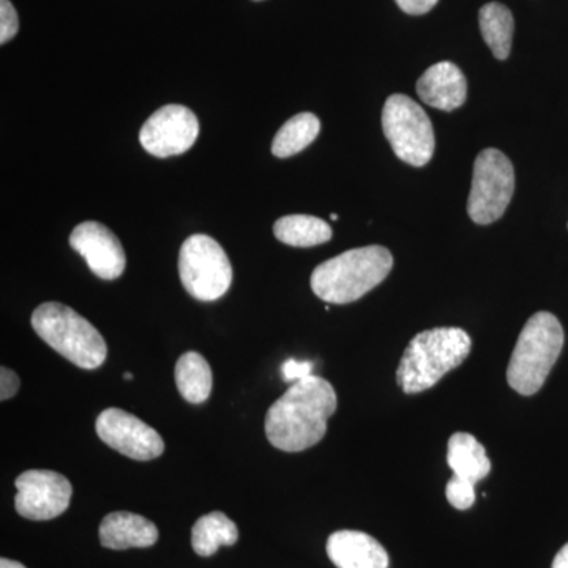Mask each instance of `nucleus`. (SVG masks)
I'll return each instance as SVG.
<instances>
[{
    "instance_id": "nucleus-1",
    "label": "nucleus",
    "mask_w": 568,
    "mask_h": 568,
    "mask_svg": "<svg viewBox=\"0 0 568 568\" xmlns=\"http://www.w3.org/2000/svg\"><path fill=\"white\" fill-rule=\"evenodd\" d=\"M338 398L335 388L323 377L297 381L268 407L265 435L268 443L283 452H304L316 446L327 433Z\"/></svg>"
},
{
    "instance_id": "nucleus-2",
    "label": "nucleus",
    "mask_w": 568,
    "mask_h": 568,
    "mask_svg": "<svg viewBox=\"0 0 568 568\" xmlns=\"http://www.w3.org/2000/svg\"><path fill=\"white\" fill-rule=\"evenodd\" d=\"M394 267V256L379 245L354 248L317 265L313 271V293L327 304H353L379 286Z\"/></svg>"
},
{
    "instance_id": "nucleus-3",
    "label": "nucleus",
    "mask_w": 568,
    "mask_h": 568,
    "mask_svg": "<svg viewBox=\"0 0 568 568\" xmlns=\"http://www.w3.org/2000/svg\"><path fill=\"white\" fill-rule=\"evenodd\" d=\"M470 336L463 328L437 327L410 339L396 369V383L407 395L436 386L470 353Z\"/></svg>"
},
{
    "instance_id": "nucleus-4",
    "label": "nucleus",
    "mask_w": 568,
    "mask_h": 568,
    "mask_svg": "<svg viewBox=\"0 0 568 568\" xmlns=\"http://www.w3.org/2000/svg\"><path fill=\"white\" fill-rule=\"evenodd\" d=\"M562 325L551 313H536L518 336L507 368L508 386L519 395H536L564 347Z\"/></svg>"
},
{
    "instance_id": "nucleus-5",
    "label": "nucleus",
    "mask_w": 568,
    "mask_h": 568,
    "mask_svg": "<svg viewBox=\"0 0 568 568\" xmlns=\"http://www.w3.org/2000/svg\"><path fill=\"white\" fill-rule=\"evenodd\" d=\"M32 327L37 335L71 364L95 369L108 357L102 334L85 317L59 302H47L33 312Z\"/></svg>"
},
{
    "instance_id": "nucleus-6",
    "label": "nucleus",
    "mask_w": 568,
    "mask_h": 568,
    "mask_svg": "<svg viewBox=\"0 0 568 568\" xmlns=\"http://www.w3.org/2000/svg\"><path fill=\"white\" fill-rule=\"evenodd\" d=\"M179 274L186 293L201 302L222 298L233 283V265L215 239L194 234L183 242Z\"/></svg>"
},
{
    "instance_id": "nucleus-7",
    "label": "nucleus",
    "mask_w": 568,
    "mask_h": 568,
    "mask_svg": "<svg viewBox=\"0 0 568 568\" xmlns=\"http://www.w3.org/2000/svg\"><path fill=\"white\" fill-rule=\"evenodd\" d=\"M383 130L395 155L410 166L422 168L435 155L433 123L420 104L409 97H388L383 110Z\"/></svg>"
},
{
    "instance_id": "nucleus-8",
    "label": "nucleus",
    "mask_w": 568,
    "mask_h": 568,
    "mask_svg": "<svg viewBox=\"0 0 568 568\" xmlns=\"http://www.w3.org/2000/svg\"><path fill=\"white\" fill-rule=\"evenodd\" d=\"M515 193L514 164L497 149H485L474 163L473 189L467 213L477 224L503 219Z\"/></svg>"
},
{
    "instance_id": "nucleus-9",
    "label": "nucleus",
    "mask_w": 568,
    "mask_h": 568,
    "mask_svg": "<svg viewBox=\"0 0 568 568\" xmlns=\"http://www.w3.org/2000/svg\"><path fill=\"white\" fill-rule=\"evenodd\" d=\"M14 485L18 489L14 507L22 518L32 521L61 517L69 508L73 495L70 480L54 470H26Z\"/></svg>"
},
{
    "instance_id": "nucleus-10",
    "label": "nucleus",
    "mask_w": 568,
    "mask_h": 568,
    "mask_svg": "<svg viewBox=\"0 0 568 568\" xmlns=\"http://www.w3.org/2000/svg\"><path fill=\"white\" fill-rule=\"evenodd\" d=\"M197 134L200 122L192 110L182 104H166L153 112L142 125L140 141L145 152L168 159L189 151Z\"/></svg>"
},
{
    "instance_id": "nucleus-11",
    "label": "nucleus",
    "mask_w": 568,
    "mask_h": 568,
    "mask_svg": "<svg viewBox=\"0 0 568 568\" xmlns=\"http://www.w3.org/2000/svg\"><path fill=\"white\" fill-rule=\"evenodd\" d=\"M95 429L106 446L136 462H151L164 452L163 437L152 426L118 407L103 410Z\"/></svg>"
},
{
    "instance_id": "nucleus-12",
    "label": "nucleus",
    "mask_w": 568,
    "mask_h": 568,
    "mask_svg": "<svg viewBox=\"0 0 568 568\" xmlns=\"http://www.w3.org/2000/svg\"><path fill=\"white\" fill-rule=\"evenodd\" d=\"M70 245L99 278L115 280L125 271L126 256L121 241L102 223L78 224L70 235Z\"/></svg>"
},
{
    "instance_id": "nucleus-13",
    "label": "nucleus",
    "mask_w": 568,
    "mask_h": 568,
    "mask_svg": "<svg viewBox=\"0 0 568 568\" xmlns=\"http://www.w3.org/2000/svg\"><path fill=\"white\" fill-rule=\"evenodd\" d=\"M417 93L428 106L440 111H455L463 106L467 97V82L459 67L439 62L429 67L417 81Z\"/></svg>"
},
{
    "instance_id": "nucleus-14",
    "label": "nucleus",
    "mask_w": 568,
    "mask_h": 568,
    "mask_svg": "<svg viewBox=\"0 0 568 568\" xmlns=\"http://www.w3.org/2000/svg\"><path fill=\"white\" fill-rule=\"evenodd\" d=\"M327 555L336 568H388L383 545L358 530H338L327 540Z\"/></svg>"
},
{
    "instance_id": "nucleus-15",
    "label": "nucleus",
    "mask_w": 568,
    "mask_h": 568,
    "mask_svg": "<svg viewBox=\"0 0 568 568\" xmlns=\"http://www.w3.org/2000/svg\"><path fill=\"white\" fill-rule=\"evenodd\" d=\"M100 544L110 549L149 548L159 541V529L141 515L114 511L103 518Z\"/></svg>"
},
{
    "instance_id": "nucleus-16",
    "label": "nucleus",
    "mask_w": 568,
    "mask_h": 568,
    "mask_svg": "<svg viewBox=\"0 0 568 568\" xmlns=\"http://www.w3.org/2000/svg\"><path fill=\"white\" fill-rule=\"evenodd\" d=\"M447 463L454 470V476L466 478L474 484L484 480L491 473L487 450L469 433H455L448 439Z\"/></svg>"
},
{
    "instance_id": "nucleus-17",
    "label": "nucleus",
    "mask_w": 568,
    "mask_h": 568,
    "mask_svg": "<svg viewBox=\"0 0 568 568\" xmlns=\"http://www.w3.org/2000/svg\"><path fill=\"white\" fill-rule=\"evenodd\" d=\"M239 540V529L222 511H212L194 523L192 545L201 558L215 555L222 547H233Z\"/></svg>"
},
{
    "instance_id": "nucleus-18",
    "label": "nucleus",
    "mask_w": 568,
    "mask_h": 568,
    "mask_svg": "<svg viewBox=\"0 0 568 568\" xmlns=\"http://www.w3.org/2000/svg\"><path fill=\"white\" fill-rule=\"evenodd\" d=\"M175 386L183 399L192 405L207 402L212 392V369L203 355L185 353L175 364Z\"/></svg>"
},
{
    "instance_id": "nucleus-19",
    "label": "nucleus",
    "mask_w": 568,
    "mask_h": 568,
    "mask_svg": "<svg viewBox=\"0 0 568 568\" xmlns=\"http://www.w3.org/2000/svg\"><path fill=\"white\" fill-rule=\"evenodd\" d=\"M481 37L497 61H506L511 51L514 40V14L506 6L499 2H489L481 7L478 13Z\"/></svg>"
},
{
    "instance_id": "nucleus-20",
    "label": "nucleus",
    "mask_w": 568,
    "mask_h": 568,
    "mask_svg": "<svg viewBox=\"0 0 568 568\" xmlns=\"http://www.w3.org/2000/svg\"><path fill=\"white\" fill-rule=\"evenodd\" d=\"M274 234L283 244L310 248L331 241L332 227L317 216L287 215L276 220Z\"/></svg>"
},
{
    "instance_id": "nucleus-21",
    "label": "nucleus",
    "mask_w": 568,
    "mask_h": 568,
    "mask_svg": "<svg viewBox=\"0 0 568 568\" xmlns=\"http://www.w3.org/2000/svg\"><path fill=\"white\" fill-rule=\"evenodd\" d=\"M321 132V121L312 112H301L284 123L276 133L272 153L278 159H290L308 148Z\"/></svg>"
},
{
    "instance_id": "nucleus-22",
    "label": "nucleus",
    "mask_w": 568,
    "mask_h": 568,
    "mask_svg": "<svg viewBox=\"0 0 568 568\" xmlns=\"http://www.w3.org/2000/svg\"><path fill=\"white\" fill-rule=\"evenodd\" d=\"M446 496L450 506L457 510H467L476 503V484L463 477L452 476L447 484Z\"/></svg>"
},
{
    "instance_id": "nucleus-23",
    "label": "nucleus",
    "mask_w": 568,
    "mask_h": 568,
    "mask_svg": "<svg viewBox=\"0 0 568 568\" xmlns=\"http://www.w3.org/2000/svg\"><path fill=\"white\" fill-rule=\"evenodd\" d=\"M18 29H20V20H18L17 10L11 6L10 0H0V43L6 44L13 39Z\"/></svg>"
},
{
    "instance_id": "nucleus-24",
    "label": "nucleus",
    "mask_w": 568,
    "mask_h": 568,
    "mask_svg": "<svg viewBox=\"0 0 568 568\" xmlns=\"http://www.w3.org/2000/svg\"><path fill=\"white\" fill-rule=\"evenodd\" d=\"M282 372L284 381H286V383L294 384L297 383V381L312 376L313 362H302L295 361V358H290V361L284 362Z\"/></svg>"
},
{
    "instance_id": "nucleus-25",
    "label": "nucleus",
    "mask_w": 568,
    "mask_h": 568,
    "mask_svg": "<svg viewBox=\"0 0 568 568\" xmlns=\"http://www.w3.org/2000/svg\"><path fill=\"white\" fill-rule=\"evenodd\" d=\"M20 376L7 366H2L0 368V399L7 402V399L13 398L17 392L20 390Z\"/></svg>"
},
{
    "instance_id": "nucleus-26",
    "label": "nucleus",
    "mask_w": 568,
    "mask_h": 568,
    "mask_svg": "<svg viewBox=\"0 0 568 568\" xmlns=\"http://www.w3.org/2000/svg\"><path fill=\"white\" fill-rule=\"evenodd\" d=\"M395 2L405 13L418 17V14H425L435 9L439 0H395Z\"/></svg>"
},
{
    "instance_id": "nucleus-27",
    "label": "nucleus",
    "mask_w": 568,
    "mask_h": 568,
    "mask_svg": "<svg viewBox=\"0 0 568 568\" xmlns=\"http://www.w3.org/2000/svg\"><path fill=\"white\" fill-rule=\"evenodd\" d=\"M551 568H568V544L560 548L555 560H552Z\"/></svg>"
},
{
    "instance_id": "nucleus-28",
    "label": "nucleus",
    "mask_w": 568,
    "mask_h": 568,
    "mask_svg": "<svg viewBox=\"0 0 568 568\" xmlns=\"http://www.w3.org/2000/svg\"><path fill=\"white\" fill-rule=\"evenodd\" d=\"M0 568H26L20 562H14V560L2 558L0 559Z\"/></svg>"
},
{
    "instance_id": "nucleus-29",
    "label": "nucleus",
    "mask_w": 568,
    "mask_h": 568,
    "mask_svg": "<svg viewBox=\"0 0 568 568\" xmlns=\"http://www.w3.org/2000/svg\"><path fill=\"white\" fill-rule=\"evenodd\" d=\"M123 377H125L126 381L133 379L132 373H125V375H123Z\"/></svg>"
},
{
    "instance_id": "nucleus-30",
    "label": "nucleus",
    "mask_w": 568,
    "mask_h": 568,
    "mask_svg": "<svg viewBox=\"0 0 568 568\" xmlns=\"http://www.w3.org/2000/svg\"><path fill=\"white\" fill-rule=\"evenodd\" d=\"M331 219L335 222V220H338V215H336V213H332Z\"/></svg>"
}]
</instances>
